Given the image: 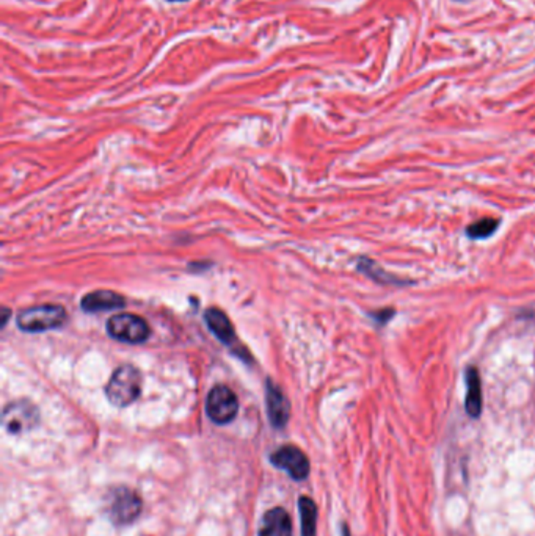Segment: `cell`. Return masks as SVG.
<instances>
[{"label": "cell", "mask_w": 535, "mask_h": 536, "mask_svg": "<svg viewBox=\"0 0 535 536\" xmlns=\"http://www.w3.org/2000/svg\"><path fill=\"white\" fill-rule=\"evenodd\" d=\"M204 320L207 328L212 331L215 338L225 343V345H233L236 342L233 323H231V320L228 318L225 312L217 308H211L204 312Z\"/></svg>", "instance_id": "cell-11"}, {"label": "cell", "mask_w": 535, "mask_h": 536, "mask_svg": "<svg viewBox=\"0 0 535 536\" xmlns=\"http://www.w3.org/2000/svg\"><path fill=\"white\" fill-rule=\"evenodd\" d=\"M266 405L271 427L284 428L291 418V403L284 392L271 380H267L266 383Z\"/></svg>", "instance_id": "cell-8"}, {"label": "cell", "mask_w": 535, "mask_h": 536, "mask_svg": "<svg viewBox=\"0 0 535 536\" xmlns=\"http://www.w3.org/2000/svg\"><path fill=\"white\" fill-rule=\"evenodd\" d=\"M126 305V298L118 292L94 290L86 293L81 301V308L85 312H102L111 309H121Z\"/></svg>", "instance_id": "cell-10"}, {"label": "cell", "mask_w": 535, "mask_h": 536, "mask_svg": "<svg viewBox=\"0 0 535 536\" xmlns=\"http://www.w3.org/2000/svg\"><path fill=\"white\" fill-rule=\"evenodd\" d=\"M206 413L217 425L233 422L239 413V400L234 392L223 384L214 386L206 398Z\"/></svg>", "instance_id": "cell-6"}, {"label": "cell", "mask_w": 535, "mask_h": 536, "mask_svg": "<svg viewBox=\"0 0 535 536\" xmlns=\"http://www.w3.org/2000/svg\"><path fill=\"white\" fill-rule=\"evenodd\" d=\"M107 334L111 339L124 343H143L149 339L151 330L146 320L129 314V312H123V314H116L107 320Z\"/></svg>", "instance_id": "cell-4"}, {"label": "cell", "mask_w": 535, "mask_h": 536, "mask_svg": "<svg viewBox=\"0 0 535 536\" xmlns=\"http://www.w3.org/2000/svg\"><path fill=\"white\" fill-rule=\"evenodd\" d=\"M358 270L361 271V273H364L366 276L372 278L375 283H381V284H389V285H405L406 281H402V279L396 278L394 275L388 273V271H385L383 268H380L377 263H375L374 261L371 259H366V258H361L358 262Z\"/></svg>", "instance_id": "cell-14"}, {"label": "cell", "mask_w": 535, "mask_h": 536, "mask_svg": "<svg viewBox=\"0 0 535 536\" xmlns=\"http://www.w3.org/2000/svg\"><path fill=\"white\" fill-rule=\"evenodd\" d=\"M396 314V310L394 309H381V310H377V312H372V314H371V317L374 318V320H377V322L379 323H386V322H389V320L391 318H393V315Z\"/></svg>", "instance_id": "cell-16"}, {"label": "cell", "mask_w": 535, "mask_h": 536, "mask_svg": "<svg viewBox=\"0 0 535 536\" xmlns=\"http://www.w3.org/2000/svg\"><path fill=\"white\" fill-rule=\"evenodd\" d=\"M465 408L468 415L473 419L481 418L484 400H482V383L481 377L476 367H468L466 369V398Z\"/></svg>", "instance_id": "cell-12"}, {"label": "cell", "mask_w": 535, "mask_h": 536, "mask_svg": "<svg viewBox=\"0 0 535 536\" xmlns=\"http://www.w3.org/2000/svg\"><path fill=\"white\" fill-rule=\"evenodd\" d=\"M259 536H292V519L283 507H275L264 515L258 530Z\"/></svg>", "instance_id": "cell-9"}, {"label": "cell", "mask_w": 535, "mask_h": 536, "mask_svg": "<svg viewBox=\"0 0 535 536\" xmlns=\"http://www.w3.org/2000/svg\"><path fill=\"white\" fill-rule=\"evenodd\" d=\"M66 310L59 305H41L21 310L16 317L18 325L24 333H44L57 330L66 323Z\"/></svg>", "instance_id": "cell-3"}, {"label": "cell", "mask_w": 535, "mask_h": 536, "mask_svg": "<svg viewBox=\"0 0 535 536\" xmlns=\"http://www.w3.org/2000/svg\"><path fill=\"white\" fill-rule=\"evenodd\" d=\"M270 462L274 464L276 469L284 470L287 475L297 480V482L306 480L311 470L306 453L299 449L297 445L292 444H286L276 449L270 455Z\"/></svg>", "instance_id": "cell-7"}, {"label": "cell", "mask_w": 535, "mask_h": 536, "mask_svg": "<svg viewBox=\"0 0 535 536\" xmlns=\"http://www.w3.org/2000/svg\"><path fill=\"white\" fill-rule=\"evenodd\" d=\"M141 394V373L134 365H121L111 373L106 386V395L109 402L126 408L137 402Z\"/></svg>", "instance_id": "cell-2"}, {"label": "cell", "mask_w": 535, "mask_h": 536, "mask_svg": "<svg viewBox=\"0 0 535 536\" xmlns=\"http://www.w3.org/2000/svg\"><path fill=\"white\" fill-rule=\"evenodd\" d=\"M143 500L129 486H114L104 494L102 511L115 525H129L141 515Z\"/></svg>", "instance_id": "cell-1"}, {"label": "cell", "mask_w": 535, "mask_h": 536, "mask_svg": "<svg viewBox=\"0 0 535 536\" xmlns=\"http://www.w3.org/2000/svg\"><path fill=\"white\" fill-rule=\"evenodd\" d=\"M169 2H186V0H169Z\"/></svg>", "instance_id": "cell-18"}, {"label": "cell", "mask_w": 535, "mask_h": 536, "mask_svg": "<svg viewBox=\"0 0 535 536\" xmlns=\"http://www.w3.org/2000/svg\"><path fill=\"white\" fill-rule=\"evenodd\" d=\"M301 536H316L317 533V505L308 495H301L299 499Z\"/></svg>", "instance_id": "cell-13"}, {"label": "cell", "mask_w": 535, "mask_h": 536, "mask_svg": "<svg viewBox=\"0 0 535 536\" xmlns=\"http://www.w3.org/2000/svg\"><path fill=\"white\" fill-rule=\"evenodd\" d=\"M39 423V410L30 400H14L2 413V425L6 433L22 435L31 431Z\"/></svg>", "instance_id": "cell-5"}, {"label": "cell", "mask_w": 535, "mask_h": 536, "mask_svg": "<svg viewBox=\"0 0 535 536\" xmlns=\"http://www.w3.org/2000/svg\"><path fill=\"white\" fill-rule=\"evenodd\" d=\"M498 226L499 221L496 218H482L473 223V225H469L466 228V232L471 238H486L494 234V231L498 229Z\"/></svg>", "instance_id": "cell-15"}, {"label": "cell", "mask_w": 535, "mask_h": 536, "mask_svg": "<svg viewBox=\"0 0 535 536\" xmlns=\"http://www.w3.org/2000/svg\"><path fill=\"white\" fill-rule=\"evenodd\" d=\"M341 536H352V535H350V530H349V525L347 524H342L341 525Z\"/></svg>", "instance_id": "cell-17"}]
</instances>
